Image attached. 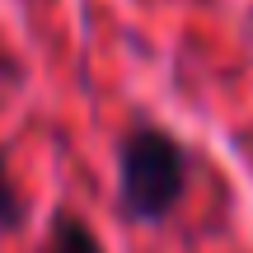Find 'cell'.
Segmentation results:
<instances>
[{"instance_id": "1", "label": "cell", "mask_w": 253, "mask_h": 253, "mask_svg": "<svg viewBox=\"0 0 253 253\" xmlns=\"http://www.w3.org/2000/svg\"><path fill=\"white\" fill-rule=\"evenodd\" d=\"M188 192V150L164 126H131L118 145V202L126 220H164Z\"/></svg>"}, {"instance_id": "2", "label": "cell", "mask_w": 253, "mask_h": 253, "mask_svg": "<svg viewBox=\"0 0 253 253\" xmlns=\"http://www.w3.org/2000/svg\"><path fill=\"white\" fill-rule=\"evenodd\" d=\"M47 253H103V244H99V235H94L84 220H75V216H56L52 239H47Z\"/></svg>"}, {"instance_id": "3", "label": "cell", "mask_w": 253, "mask_h": 253, "mask_svg": "<svg viewBox=\"0 0 253 253\" xmlns=\"http://www.w3.org/2000/svg\"><path fill=\"white\" fill-rule=\"evenodd\" d=\"M28 216L24 197H19V188L9 183V169H5V155H0V235H9V230H19Z\"/></svg>"}]
</instances>
